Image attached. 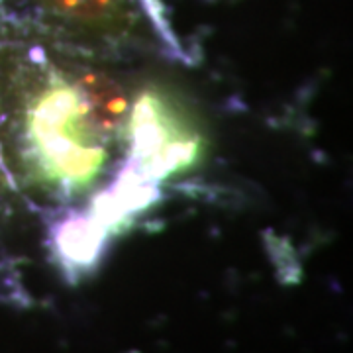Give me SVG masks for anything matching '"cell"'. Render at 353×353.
Listing matches in <instances>:
<instances>
[{
	"label": "cell",
	"instance_id": "cell-1",
	"mask_svg": "<svg viewBox=\"0 0 353 353\" xmlns=\"http://www.w3.org/2000/svg\"><path fill=\"white\" fill-rule=\"evenodd\" d=\"M18 104L16 141L28 183L51 201L85 196L110 171L112 139L94 118L71 61L41 55Z\"/></svg>",
	"mask_w": 353,
	"mask_h": 353
},
{
	"label": "cell",
	"instance_id": "cell-2",
	"mask_svg": "<svg viewBox=\"0 0 353 353\" xmlns=\"http://www.w3.org/2000/svg\"><path fill=\"white\" fill-rule=\"evenodd\" d=\"M124 163L155 185L201 163L206 138L185 99L161 85L145 87L130 106Z\"/></svg>",
	"mask_w": 353,
	"mask_h": 353
},
{
	"label": "cell",
	"instance_id": "cell-3",
	"mask_svg": "<svg viewBox=\"0 0 353 353\" xmlns=\"http://www.w3.org/2000/svg\"><path fill=\"white\" fill-rule=\"evenodd\" d=\"M43 32L94 48H124L157 36L175 48L157 0H24Z\"/></svg>",
	"mask_w": 353,
	"mask_h": 353
},
{
	"label": "cell",
	"instance_id": "cell-4",
	"mask_svg": "<svg viewBox=\"0 0 353 353\" xmlns=\"http://www.w3.org/2000/svg\"><path fill=\"white\" fill-rule=\"evenodd\" d=\"M110 232L90 212H67L51 230L57 255L73 269L90 267L102 253Z\"/></svg>",
	"mask_w": 353,
	"mask_h": 353
}]
</instances>
